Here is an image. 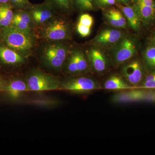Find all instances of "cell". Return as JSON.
Wrapping results in <instances>:
<instances>
[{"label":"cell","instance_id":"1","mask_svg":"<svg viewBox=\"0 0 155 155\" xmlns=\"http://www.w3.org/2000/svg\"><path fill=\"white\" fill-rule=\"evenodd\" d=\"M0 41L24 57L30 54L35 43L33 35L24 32L11 25L0 28Z\"/></svg>","mask_w":155,"mask_h":155},{"label":"cell","instance_id":"2","mask_svg":"<svg viewBox=\"0 0 155 155\" xmlns=\"http://www.w3.org/2000/svg\"><path fill=\"white\" fill-rule=\"evenodd\" d=\"M42 38L49 41H59L69 38L70 29L64 19L53 18L43 25L40 31Z\"/></svg>","mask_w":155,"mask_h":155},{"label":"cell","instance_id":"3","mask_svg":"<svg viewBox=\"0 0 155 155\" xmlns=\"http://www.w3.org/2000/svg\"><path fill=\"white\" fill-rule=\"evenodd\" d=\"M67 52V47L63 44L50 43L44 48L42 58L48 67L58 69L62 67L66 61Z\"/></svg>","mask_w":155,"mask_h":155},{"label":"cell","instance_id":"4","mask_svg":"<svg viewBox=\"0 0 155 155\" xmlns=\"http://www.w3.org/2000/svg\"><path fill=\"white\" fill-rule=\"evenodd\" d=\"M27 84L31 91L55 90L60 87L57 79L38 71H34L28 76Z\"/></svg>","mask_w":155,"mask_h":155},{"label":"cell","instance_id":"5","mask_svg":"<svg viewBox=\"0 0 155 155\" xmlns=\"http://www.w3.org/2000/svg\"><path fill=\"white\" fill-rule=\"evenodd\" d=\"M60 88L75 93H86L101 88L96 81L87 77L72 78L62 84Z\"/></svg>","mask_w":155,"mask_h":155},{"label":"cell","instance_id":"6","mask_svg":"<svg viewBox=\"0 0 155 155\" xmlns=\"http://www.w3.org/2000/svg\"><path fill=\"white\" fill-rule=\"evenodd\" d=\"M136 52L134 42L128 38H122L113 52V60L116 65L123 64L132 58Z\"/></svg>","mask_w":155,"mask_h":155},{"label":"cell","instance_id":"7","mask_svg":"<svg viewBox=\"0 0 155 155\" xmlns=\"http://www.w3.org/2000/svg\"><path fill=\"white\" fill-rule=\"evenodd\" d=\"M122 73L128 84L136 88L146 75L142 65L138 61H133L125 65L122 68Z\"/></svg>","mask_w":155,"mask_h":155},{"label":"cell","instance_id":"8","mask_svg":"<svg viewBox=\"0 0 155 155\" xmlns=\"http://www.w3.org/2000/svg\"><path fill=\"white\" fill-rule=\"evenodd\" d=\"M134 8L144 23L149 24L155 20V0H136Z\"/></svg>","mask_w":155,"mask_h":155},{"label":"cell","instance_id":"9","mask_svg":"<svg viewBox=\"0 0 155 155\" xmlns=\"http://www.w3.org/2000/svg\"><path fill=\"white\" fill-rule=\"evenodd\" d=\"M53 7L48 2L31 8L29 13L35 24L37 25H44L53 18L54 15Z\"/></svg>","mask_w":155,"mask_h":155},{"label":"cell","instance_id":"10","mask_svg":"<svg viewBox=\"0 0 155 155\" xmlns=\"http://www.w3.org/2000/svg\"><path fill=\"white\" fill-rule=\"evenodd\" d=\"M0 61L9 65H17L23 64L24 56L3 44H0Z\"/></svg>","mask_w":155,"mask_h":155},{"label":"cell","instance_id":"11","mask_svg":"<svg viewBox=\"0 0 155 155\" xmlns=\"http://www.w3.org/2000/svg\"><path fill=\"white\" fill-rule=\"evenodd\" d=\"M27 91H29L27 83L21 79H14L7 83L2 91L5 92L11 99L16 100L23 92Z\"/></svg>","mask_w":155,"mask_h":155},{"label":"cell","instance_id":"12","mask_svg":"<svg viewBox=\"0 0 155 155\" xmlns=\"http://www.w3.org/2000/svg\"><path fill=\"white\" fill-rule=\"evenodd\" d=\"M89 60L92 67L96 72H104L108 67L107 58L100 50L91 48L88 53Z\"/></svg>","mask_w":155,"mask_h":155},{"label":"cell","instance_id":"13","mask_svg":"<svg viewBox=\"0 0 155 155\" xmlns=\"http://www.w3.org/2000/svg\"><path fill=\"white\" fill-rule=\"evenodd\" d=\"M120 31L114 29L103 30L95 38L94 42L98 45H107L114 44L120 41L122 37Z\"/></svg>","mask_w":155,"mask_h":155},{"label":"cell","instance_id":"14","mask_svg":"<svg viewBox=\"0 0 155 155\" xmlns=\"http://www.w3.org/2000/svg\"><path fill=\"white\" fill-rule=\"evenodd\" d=\"M104 88L108 90L125 91L136 88L125 82L123 78L117 75H113L105 81Z\"/></svg>","mask_w":155,"mask_h":155},{"label":"cell","instance_id":"15","mask_svg":"<svg viewBox=\"0 0 155 155\" xmlns=\"http://www.w3.org/2000/svg\"><path fill=\"white\" fill-rule=\"evenodd\" d=\"M119 7L122 10V13L131 28L137 31L139 30L141 20L135 9L129 6L121 5H119Z\"/></svg>","mask_w":155,"mask_h":155},{"label":"cell","instance_id":"16","mask_svg":"<svg viewBox=\"0 0 155 155\" xmlns=\"http://www.w3.org/2000/svg\"><path fill=\"white\" fill-rule=\"evenodd\" d=\"M105 17L109 23L114 27L125 28L127 25L125 17L118 9H109L106 12Z\"/></svg>","mask_w":155,"mask_h":155},{"label":"cell","instance_id":"17","mask_svg":"<svg viewBox=\"0 0 155 155\" xmlns=\"http://www.w3.org/2000/svg\"><path fill=\"white\" fill-rule=\"evenodd\" d=\"M13 8L10 3L0 4V28L11 25L14 16Z\"/></svg>","mask_w":155,"mask_h":155},{"label":"cell","instance_id":"18","mask_svg":"<svg viewBox=\"0 0 155 155\" xmlns=\"http://www.w3.org/2000/svg\"><path fill=\"white\" fill-rule=\"evenodd\" d=\"M143 59L150 72L155 71V46L153 45L146 48L143 53Z\"/></svg>","mask_w":155,"mask_h":155},{"label":"cell","instance_id":"19","mask_svg":"<svg viewBox=\"0 0 155 155\" xmlns=\"http://www.w3.org/2000/svg\"><path fill=\"white\" fill-rule=\"evenodd\" d=\"M75 56L78 73L85 72L88 68V62L82 52L78 50L72 51Z\"/></svg>","mask_w":155,"mask_h":155},{"label":"cell","instance_id":"20","mask_svg":"<svg viewBox=\"0 0 155 155\" xmlns=\"http://www.w3.org/2000/svg\"><path fill=\"white\" fill-rule=\"evenodd\" d=\"M137 88L155 89V71L150 72Z\"/></svg>","mask_w":155,"mask_h":155},{"label":"cell","instance_id":"21","mask_svg":"<svg viewBox=\"0 0 155 155\" xmlns=\"http://www.w3.org/2000/svg\"><path fill=\"white\" fill-rule=\"evenodd\" d=\"M11 25L26 33L32 34L31 26L25 21L19 19L14 15Z\"/></svg>","mask_w":155,"mask_h":155},{"label":"cell","instance_id":"22","mask_svg":"<svg viewBox=\"0 0 155 155\" xmlns=\"http://www.w3.org/2000/svg\"><path fill=\"white\" fill-rule=\"evenodd\" d=\"M53 6L62 11H69L71 8L72 0H48Z\"/></svg>","mask_w":155,"mask_h":155},{"label":"cell","instance_id":"23","mask_svg":"<svg viewBox=\"0 0 155 155\" xmlns=\"http://www.w3.org/2000/svg\"><path fill=\"white\" fill-rule=\"evenodd\" d=\"M76 6L84 11H89L93 9V0H74Z\"/></svg>","mask_w":155,"mask_h":155},{"label":"cell","instance_id":"24","mask_svg":"<svg viewBox=\"0 0 155 155\" xmlns=\"http://www.w3.org/2000/svg\"><path fill=\"white\" fill-rule=\"evenodd\" d=\"M14 15L19 19L25 21L31 27L33 25L32 24H35L29 12L24 11H18L14 13Z\"/></svg>","mask_w":155,"mask_h":155},{"label":"cell","instance_id":"25","mask_svg":"<svg viewBox=\"0 0 155 155\" xmlns=\"http://www.w3.org/2000/svg\"><path fill=\"white\" fill-rule=\"evenodd\" d=\"M67 71L69 73L72 74L78 73L75 56L72 52L69 56V60L67 62Z\"/></svg>","mask_w":155,"mask_h":155},{"label":"cell","instance_id":"26","mask_svg":"<svg viewBox=\"0 0 155 155\" xmlns=\"http://www.w3.org/2000/svg\"><path fill=\"white\" fill-rule=\"evenodd\" d=\"M78 22L82 25L91 28L94 23L93 18L90 14H83L79 17Z\"/></svg>","mask_w":155,"mask_h":155},{"label":"cell","instance_id":"27","mask_svg":"<svg viewBox=\"0 0 155 155\" xmlns=\"http://www.w3.org/2000/svg\"><path fill=\"white\" fill-rule=\"evenodd\" d=\"M10 4L13 8L18 9H23L30 5L28 0H10Z\"/></svg>","mask_w":155,"mask_h":155},{"label":"cell","instance_id":"28","mask_svg":"<svg viewBox=\"0 0 155 155\" xmlns=\"http://www.w3.org/2000/svg\"><path fill=\"white\" fill-rule=\"evenodd\" d=\"M91 27L85 26L79 23H78L77 25V30L78 32L83 37L88 36L91 32Z\"/></svg>","mask_w":155,"mask_h":155},{"label":"cell","instance_id":"29","mask_svg":"<svg viewBox=\"0 0 155 155\" xmlns=\"http://www.w3.org/2000/svg\"><path fill=\"white\" fill-rule=\"evenodd\" d=\"M116 0H96L97 4L102 7L114 5L116 4Z\"/></svg>","mask_w":155,"mask_h":155},{"label":"cell","instance_id":"30","mask_svg":"<svg viewBox=\"0 0 155 155\" xmlns=\"http://www.w3.org/2000/svg\"><path fill=\"white\" fill-rule=\"evenodd\" d=\"M6 82L3 80L2 78L0 77V91H2L3 89L4 88L5 86Z\"/></svg>","mask_w":155,"mask_h":155},{"label":"cell","instance_id":"31","mask_svg":"<svg viewBox=\"0 0 155 155\" xmlns=\"http://www.w3.org/2000/svg\"><path fill=\"white\" fill-rule=\"evenodd\" d=\"M118 2L126 5L131 2L133 0H116Z\"/></svg>","mask_w":155,"mask_h":155},{"label":"cell","instance_id":"32","mask_svg":"<svg viewBox=\"0 0 155 155\" xmlns=\"http://www.w3.org/2000/svg\"><path fill=\"white\" fill-rule=\"evenodd\" d=\"M10 0H0V4H6L10 3Z\"/></svg>","mask_w":155,"mask_h":155},{"label":"cell","instance_id":"33","mask_svg":"<svg viewBox=\"0 0 155 155\" xmlns=\"http://www.w3.org/2000/svg\"><path fill=\"white\" fill-rule=\"evenodd\" d=\"M153 45L155 46V34L154 36L153 37Z\"/></svg>","mask_w":155,"mask_h":155}]
</instances>
